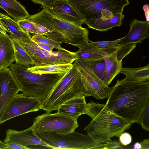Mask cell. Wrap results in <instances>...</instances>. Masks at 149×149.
<instances>
[{"label":"cell","mask_w":149,"mask_h":149,"mask_svg":"<svg viewBox=\"0 0 149 149\" xmlns=\"http://www.w3.org/2000/svg\"><path fill=\"white\" fill-rule=\"evenodd\" d=\"M107 98L109 109L132 124L139 123L149 102V81L118 79Z\"/></svg>","instance_id":"6da1fadb"},{"label":"cell","mask_w":149,"mask_h":149,"mask_svg":"<svg viewBox=\"0 0 149 149\" xmlns=\"http://www.w3.org/2000/svg\"><path fill=\"white\" fill-rule=\"evenodd\" d=\"M84 114L88 115L92 120L84 130L102 143L112 141L111 138L114 136L119 137L132 125L109 109L105 104L92 101L86 104Z\"/></svg>","instance_id":"7a4b0ae2"},{"label":"cell","mask_w":149,"mask_h":149,"mask_svg":"<svg viewBox=\"0 0 149 149\" xmlns=\"http://www.w3.org/2000/svg\"><path fill=\"white\" fill-rule=\"evenodd\" d=\"M26 19L48 29L50 32L45 36L53 40L77 47L89 42L86 29L54 16L45 8Z\"/></svg>","instance_id":"3957f363"},{"label":"cell","mask_w":149,"mask_h":149,"mask_svg":"<svg viewBox=\"0 0 149 149\" xmlns=\"http://www.w3.org/2000/svg\"><path fill=\"white\" fill-rule=\"evenodd\" d=\"M27 66L16 63L10 66L11 71L24 95L36 97L42 101L68 73L61 74H39L28 71Z\"/></svg>","instance_id":"277c9868"},{"label":"cell","mask_w":149,"mask_h":149,"mask_svg":"<svg viewBox=\"0 0 149 149\" xmlns=\"http://www.w3.org/2000/svg\"><path fill=\"white\" fill-rule=\"evenodd\" d=\"M84 89L76 68L73 65L60 82L42 101L40 109L51 113L73 98L84 96Z\"/></svg>","instance_id":"5b68a950"},{"label":"cell","mask_w":149,"mask_h":149,"mask_svg":"<svg viewBox=\"0 0 149 149\" xmlns=\"http://www.w3.org/2000/svg\"><path fill=\"white\" fill-rule=\"evenodd\" d=\"M36 134L51 149H107V143L100 142L88 134L84 135L74 131L61 134L34 131Z\"/></svg>","instance_id":"8992f818"},{"label":"cell","mask_w":149,"mask_h":149,"mask_svg":"<svg viewBox=\"0 0 149 149\" xmlns=\"http://www.w3.org/2000/svg\"><path fill=\"white\" fill-rule=\"evenodd\" d=\"M84 21L107 19L122 13L128 0H67Z\"/></svg>","instance_id":"52a82bcc"},{"label":"cell","mask_w":149,"mask_h":149,"mask_svg":"<svg viewBox=\"0 0 149 149\" xmlns=\"http://www.w3.org/2000/svg\"><path fill=\"white\" fill-rule=\"evenodd\" d=\"M17 39L36 66L72 64L77 59L75 52H71L63 48L52 52L44 50L38 45L31 38Z\"/></svg>","instance_id":"ba28073f"},{"label":"cell","mask_w":149,"mask_h":149,"mask_svg":"<svg viewBox=\"0 0 149 149\" xmlns=\"http://www.w3.org/2000/svg\"><path fill=\"white\" fill-rule=\"evenodd\" d=\"M73 63L83 84L84 96H92L98 100L107 98L111 87H109L95 75L91 62L77 59Z\"/></svg>","instance_id":"9c48e42d"},{"label":"cell","mask_w":149,"mask_h":149,"mask_svg":"<svg viewBox=\"0 0 149 149\" xmlns=\"http://www.w3.org/2000/svg\"><path fill=\"white\" fill-rule=\"evenodd\" d=\"M78 126L77 120L57 112L38 116L31 127L34 131L66 134L75 131Z\"/></svg>","instance_id":"30bf717a"},{"label":"cell","mask_w":149,"mask_h":149,"mask_svg":"<svg viewBox=\"0 0 149 149\" xmlns=\"http://www.w3.org/2000/svg\"><path fill=\"white\" fill-rule=\"evenodd\" d=\"M42 101L39 98L17 94L4 107L0 115V125L16 116L40 109Z\"/></svg>","instance_id":"8fae6325"},{"label":"cell","mask_w":149,"mask_h":149,"mask_svg":"<svg viewBox=\"0 0 149 149\" xmlns=\"http://www.w3.org/2000/svg\"><path fill=\"white\" fill-rule=\"evenodd\" d=\"M20 91L10 69L7 68L0 70V115L8 102Z\"/></svg>","instance_id":"7c38bea8"},{"label":"cell","mask_w":149,"mask_h":149,"mask_svg":"<svg viewBox=\"0 0 149 149\" xmlns=\"http://www.w3.org/2000/svg\"><path fill=\"white\" fill-rule=\"evenodd\" d=\"M3 142L5 143H17L29 149L28 146L33 145L42 146L51 149L36 134L31 127L21 131L8 129L6 131V136Z\"/></svg>","instance_id":"4fadbf2b"},{"label":"cell","mask_w":149,"mask_h":149,"mask_svg":"<svg viewBox=\"0 0 149 149\" xmlns=\"http://www.w3.org/2000/svg\"><path fill=\"white\" fill-rule=\"evenodd\" d=\"M43 8L53 15L78 26L84 23V20L67 0L58 1Z\"/></svg>","instance_id":"5bb4252c"},{"label":"cell","mask_w":149,"mask_h":149,"mask_svg":"<svg viewBox=\"0 0 149 149\" xmlns=\"http://www.w3.org/2000/svg\"><path fill=\"white\" fill-rule=\"evenodd\" d=\"M129 26V32L120 42L122 45L141 43L144 39L149 38V22L140 21L134 19Z\"/></svg>","instance_id":"9a60e30c"},{"label":"cell","mask_w":149,"mask_h":149,"mask_svg":"<svg viewBox=\"0 0 149 149\" xmlns=\"http://www.w3.org/2000/svg\"><path fill=\"white\" fill-rule=\"evenodd\" d=\"M77 47L79 48V50L75 52L77 59L88 61L103 58L105 55L114 52L120 47L100 49L89 42Z\"/></svg>","instance_id":"2e32d148"},{"label":"cell","mask_w":149,"mask_h":149,"mask_svg":"<svg viewBox=\"0 0 149 149\" xmlns=\"http://www.w3.org/2000/svg\"><path fill=\"white\" fill-rule=\"evenodd\" d=\"M15 61L14 48L10 35L0 33V70L10 66Z\"/></svg>","instance_id":"e0dca14e"},{"label":"cell","mask_w":149,"mask_h":149,"mask_svg":"<svg viewBox=\"0 0 149 149\" xmlns=\"http://www.w3.org/2000/svg\"><path fill=\"white\" fill-rule=\"evenodd\" d=\"M86 104L84 95L75 97L61 105L57 112L77 120L80 116L84 114Z\"/></svg>","instance_id":"ac0fdd59"},{"label":"cell","mask_w":149,"mask_h":149,"mask_svg":"<svg viewBox=\"0 0 149 149\" xmlns=\"http://www.w3.org/2000/svg\"><path fill=\"white\" fill-rule=\"evenodd\" d=\"M125 15L119 13L111 18L103 19H101L84 21L88 27L100 32L106 31L115 26H120Z\"/></svg>","instance_id":"d6986e66"},{"label":"cell","mask_w":149,"mask_h":149,"mask_svg":"<svg viewBox=\"0 0 149 149\" xmlns=\"http://www.w3.org/2000/svg\"><path fill=\"white\" fill-rule=\"evenodd\" d=\"M0 7L16 22L30 15L25 8L16 0H0Z\"/></svg>","instance_id":"ffe728a7"},{"label":"cell","mask_w":149,"mask_h":149,"mask_svg":"<svg viewBox=\"0 0 149 149\" xmlns=\"http://www.w3.org/2000/svg\"><path fill=\"white\" fill-rule=\"evenodd\" d=\"M118 49L104 57L107 70L105 83L108 86L115 77L120 72L122 68V63L119 62L117 58V52Z\"/></svg>","instance_id":"44dd1931"},{"label":"cell","mask_w":149,"mask_h":149,"mask_svg":"<svg viewBox=\"0 0 149 149\" xmlns=\"http://www.w3.org/2000/svg\"><path fill=\"white\" fill-rule=\"evenodd\" d=\"M73 66L72 63L42 66L34 65L27 67V70L32 73L39 74H61L68 72Z\"/></svg>","instance_id":"7402d4cb"},{"label":"cell","mask_w":149,"mask_h":149,"mask_svg":"<svg viewBox=\"0 0 149 149\" xmlns=\"http://www.w3.org/2000/svg\"><path fill=\"white\" fill-rule=\"evenodd\" d=\"M120 73L125 74L126 79L132 81H149V64L143 67L122 68Z\"/></svg>","instance_id":"603a6c76"},{"label":"cell","mask_w":149,"mask_h":149,"mask_svg":"<svg viewBox=\"0 0 149 149\" xmlns=\"http://www.w3.org/2000/svg\"><path fill=\"white\" fill-rule=\"evenodd\" d=\"M14 47L16 63L29 67L35 65L33 61L17 39L10 35Z\"/></svg>","instance_id":"cb8c5ba5"},{"label":"cell","mask_w":149,"mask_h":149,"mask_svg":"<svg viewBox=\"0 0 149 149\" xmlns=\"http://www.w3.org/2000/svg\"><path fill=\"white\" fill-rule=\"evenodd\" d=\"M0 20L10 35L15 38L23 39L31 38V36L29 33L21 30L18 23L15 20L10 18L1 19Z\"/></svg>","instance_id":"d4e9b609"},{"label":"cell","mask_w":149,"mask_h":149,"mask_svg":"<svg viewBox=\"0 0 149 149\" xmlns=\"http://www.w3.org/2000/svg\"><path fill=\"white\" fill-rule=\"evenodd\" d=\"M90 62L94 74L100 79L105 83L107 70L104 58Z\"/></svg>","instance_id":"484cf974"},{"label":"cell","mask_w":149,"mask_h":149,"mask_svg":"<svg viewBox=\"0 0 149 149\" xmlns=\"http://www.w3.org/2000/svg\"><path fill=\"white\" fill-rule=\"evenodd\" d=\"M31 39L35 42L45 44L58 50L63 48L61 46V42L53 40L43 35L34 34L31 36Z\"/></svg>","instance_id":"4316f807"},{"label":"cell","mask_w":149,"mask_h":149,"mask_svg":"<svg viewBox=\"0 0 149 149\" xmlns=\"http://www.w3.org/2000/svg\"><path fill=\"white\" fill-rule=\"evenodd\" d=\"M123 38L111 41H102L93 42L89 40L90 43L95 47L100 49H106L111 48L118 47L121 44L119 43Z\"/></svg>","instance_id":"83f0119b"},{"label":"cell","mask_w":149,"mask_h":149,"mask_svg":"<svg viewBox=\"0 0 149 149\" xmlns=\"http://www.w3.org/2000/svg\"><path fill=\"white\" fill-rule=\"evenodd\" d=\"M135 43L123 45L121 46L117 52V58L118 61L122 63L123 59L125 56L129 54L136 47Z\"/></svg>","instance_id":"f1b7e54d"},{"label":"cell","mask_w":149,"mask_h":149,"mask_svg":"<svg viewBox=\"0 0 149 149\" xmlns=\"http://www.w3.org/2000/svg\"><path fill=\"white\" fill-rule=\"evenodd\" d=\"M21 30L24 32L37 34V32L33 23L26 19L17 22Z\"/></svg>","instance_id":"f546056e"},{"label":"cell","mask_w":149,"mask_h":149,"mask_svg":"<svg viewBox=\"0 0 149 149\" xmlns=\"http://www.w3.org/2000/svg\"><path fill=\"white\" fill-rule=\"evenodd\" d=\"M139 123L144 130L149 131V102L141 115Z\"/></svg>","instance_id":"4dcf8cb0"},{"label":"cell","mask_w":149,"mask_h":149,"mask_svg":"<svg viewBox=\"0 0 149 149\" xmlns=\"http://www.w3.org/2000/svg\"><path fill=\"white\" fill-rule=\"evenodd\" d=\"M132 137L127 132L122 133L119 136V141L120 144L126 146L130 144L132 142Z\"/></svg>","instance_id":"1f68e13d"},{"label":"cell","mask_w":149,"mask_h":149,"mask_svg":"<svg viewBox=\"0 0 149 149\" xmlns=\"http://www.w3.org/2000/svg\"><path fill=\"white\" fill-rule=\"evenodd\" d=\"M32 22L35 28L37 34L45 36L50 32L49 30L44 26L37 23Z\"/></svg>","instance_id":"d6a6232c"},{"label":"cell","mask_w":149,"mask_h":149,"mask_svg":"<svg viewBox=\"0 0 149 149\" xmlns=\"http://www.w3.org/2000/svg\"><path fill=\"white\" fill-rule=\"evenodd\" d=\"M33 2L36 3L41 5L43 8L48 7L56 2L60 0H31Z\"/></svg>","instance_id":"836d02e7"},{"label":"cell","mask_w":149,"mask_h":149,"mask_svg":"<svg viewBox=\"0 0 149 149\" xmlns=\"http://www.w3.org/2000/svg\"><path fill=\"white\" fill-rule=\"evenodd\" d=\"M7 149H27L28 148L24 147L18 144L13 143H6Z\"/></svg>","instance_id":"e575fe53"},{"label":"cell","mask_w":149,"mask_h":149,"mask_svg":"<svg viewBox=\"0 0 149 149\" xmlns=\"http://www.w3.org/2000/svg\"><path fill=\"white\" fill-rule=\"evenodd\" d=\"M35 43L40 47L44 50L49 52L53 51L54 48L47 45L39 42Z\"/></svg>","instance_id":"d590c367"},{"label":"cell","mask_w":149,"mask_h":149,"mask_svg":"<svg viewBox=\"0 0 149 149\" xmlns=\"http://www.w3.org/2000/svg\"><path fill=\"white\" fill-rule=\"evenodd\" d=\"M141 149H149V140L146 139L141 142Z\"/></svg>","instance_id":"8d00e7d4"},{"label":"cell","mask_w":149,"mask_h":149,"mask_svg":"<svg viewBox=\"0 0 149 149\" xmlns=\"http://www.w3.org/2000/svg\"><path fill=\"white\" fill-rule=\"evenodd\" d=\"M143 9L145 12V14L146 18V21L149 22L148 5L146 4L144 5L143 7Z\"/></svg>","instance_id":"74e56055"},{"label":"cell","mask_w":149,"mask_h":149,"mask_svg":"<svg viewBox=\"0 0 149 149\" xmlns=\"http://www.w3.org/2000/svg\"><path fill=\"white\" fill-rule=\"evenodd\" d=\"M0 19H0V33L4 34H7L6 32H8V31L1 23Z\"/></svg>","instance_id":"f35d334b"},{"label":"cell","mask_w":149,"mask_h":149,"mask_svg":"<svg viewBox=\"0 0 149 149\" xmlns=\"http://www.w3.org/2000/svg\"><path fill=\"white\" fill-rule=\"evenodd\" d=\"M134 149H141V146L140 143L137 142L135 143L133 146Z\"/></svg>","instance_id":"ab89813d"},{"label":"cell","mask_w":149,"mask_h":149,"mask_svg":"<svg viewBox=\"0 0 149 149\" xmlns=\"http://www.w3.org/2000/svg\"><path fill=\"white\" fill-rule=\"evenodd\" d=\"M0 149H7L6 143L0 140Z\"/></svg>","instance_id":"60d3db41"},{"label":"cell","mask_w":149,"mask_h":149,"mask_svg":"<svg viewBox=\"0 0 149 149\" xmlns=\"http://www.w3.org/2000/svg\"><path fill=\"white\" fill-rule=\"evenodd\" d=\"M3 18L10 19V18L0 12V19Z\"/></svg>","instance_id":"b9f144b4"}]
</instances>
